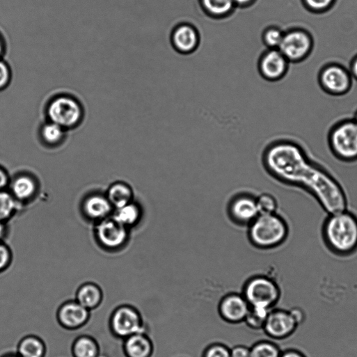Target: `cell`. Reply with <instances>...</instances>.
<instances>
[{"mask_svg":"<svg viewBox=\"0 0 357 357\" xmlns=\"http://www.w3.org/2000/svg\"><path fill=\"white\" fill-rule=\"evenodd\" d=\"M264 165L273 177L310 193L328 214L347 209V198L338 181L312 162L304 148L293 141L271 144L266 150Z\"/></svg>","mask_w":357,"mask_h":357,"instance_id":"obj_1","label":"cell"},{"mask_svg":"<svg viewBox=\"0 0 357 357\" xmlns=\"http://www.w3.org/2000/svg\"><path fill=\"white\" fill-rule=\"evenodd\" d=\"M326 247L338 256L357 251V216L347 209L328 214L322 226Z\"/></svg>","mask_w":357,"mask_h":357,"instance_id":"obj_2","label":"cell"},{"mask_svg":"<svg viewBox=\"0 0 357 357\" xmlns=\"http://www.w3.org/2000/svg\"><path fill=\"white\" fill-rule=\"evenodd\" d=\"M45 113L47 120L57 124L68 132L81 126L86 117L81 101L66 93L51 97L46 104Z\"/></svg>","mask_w":357,"mask_h":357,"instance_id":"obj_3","label":"cell"},{"mask_svg":"<svg viewBox=\"0 0 357 357\" xmlns=\"http://www.w3.org/2000/svg\"><path fill=\"white\" fill-rule=\"evenodd\" d=\"M248 235L251 243L256 247L273 248L287 240L289 226L277 213L261 214L250 224Z\"/></svg>","mask_w":357,"mask_h":357,"instance_id":"obj_4","label":"cell"},{"mask_svg":"<svg viewBox=\"0 0 357 357\" xmlns=\"http://www.w3.org/2000/svg\"><path fill=\"white\" fill-rule=\"evenodd\" d=\"M327 143L337 159L357 161V125L353 119H343L332 125L327 132Z\"/></svg>","mask_w":357,"mask_h":357,"instance_id":"obj_5","label":"cell"},{"mask_svg":"<svg viewBox=\"0 0 357 357\" xmlns=\"http://www.w3.org/2000/svg\"><path fill=\"white\" fill-rule=\"evenodd\" d=\"M351 59L326 63L319 70L318 81L326 93L333 96L346 95L351 90L353 78L348 66Z\"/></svg>","mask_w":357,"mask_h":357,"instance_id":"obj_6","label":"cell"},{"mask_svg":"<svg viewBox=\"0 0 357 357\" xmlns=\"http://www.w3.org/2000/svg\"><path fill=\"white\" fill-rule=\"evenodd\" d=\"M313 48L314 40L311 33L296 26L285 31L278 50L289 63H298L305 61L312 54Z\"/></svg>","mask_w":357,"mask_h":357,"instance_id":"obj_7","label":"cell"},{"mask_svg":"<svg viewBox=\"0 0 357 357\" xmlns=\"http://www.w3.org/2000/svg\"><path fill=\"white\" fill-rule=\"evenodd\" d=\"M246 299L253 307L270 309L280 299V290L277 283L269 278H252L245 289Z\"/></svg>","mask_w":357,"mask_h":357,"instance_id":"obj_8","label":"cell"},{"mask_svg":"<svg viewBox=\"0 0 357 357\" xmlns=\"http://www.w3.org/2000/svg\"><path fill=\"white\" fill-rule=\"evenodd\" d=\"M111 329L119 338L125 339L136 333H143L142 319L138 312L129 306H120L111 317Z\"/></svg>","mask_w":357,"mask_h":357,"instance_id":"obj_9","label":"cell"},{"mask_svg":"<svg viewBox=\"0 0 357 357\" xmlns=\"http://www.w3.org/2000/svg\"><path fill=\"white\" fill-rule=\"evenodd\" d=\"M264 326L271 337L282 340L293 335L299 324L290 310L280 309L269 312Z\"/></svg>","mask_w":357,"mask_h":357,"instance_id":"obj_10","label":"cell"},{"mask_svg":"<svg viewBox=\"0 0 357 357\" xmlns=\"http://www.w3.org/2000/svg\"><path fill=\"white\" fill-rule=\"evenodd\" d=\"M289 65V62L278 49H268L260 60L259 70L264 79L276 82L286 77Z\"/></svg>","mask_w":357,"mask_h":357,"instance_id":"obj_11","label":"cell"},{"mask_svg":"<svg viewBox=\"0 0 357 357\" xmlns=\"http://www.w3.org/2000/svg\"><path fill=\"white\" fill-rule=\"evenodd\" d=\"M99 241L106 248H118L127 241L129 236L127 228L118 222L113 217L100 221L96 228Z\"/></svg>","mask_w":357,"mask_h":357,"instance_id":"obj_12","label":"cell"},{"mask_svg":"<svg viewBox=\"0 0 357 357\" xmlns=\"http://www.w3.org/2000/svg\"><path fill=\"white\" fill-rule=\"evenodd\" d=\"M57 316L63 327L74 330L86 324L90 317V310L75 299L61 306Z\"/></svg>","mask_w":357,"mask_h":357,"instance_id":"obj_13","label":"cell"},{"mask_svg":"<svg viewBox=\"0 0 357 357\" xmlns=\"http://www.w3.org/2000/svg\"><path fill=\"white\" fill-rule=\"evenodd\" d=\"M232 219L240 224H251L259 215L256 198L241 195L235 198L230 205Z\"/></svg>","mask_w":357,"mask_h":357,"instance_id":"obj_14","label":"cell"},{"mask_svg":"<svg viewBox=\"0 0 357 357\" xmlns=\"http://www.w3.org/2000/svg\"><path fill=\"white\" fill-rule=\"evenodd\" d=\"M172 44L177 52L182 54L193 53L199 46L200 36L195 27L184 24L177 26L173 32Z\"/></svg>","mask_w":357,"mask_h":357,"instance_id":"obj_15","label":"cell"},{"mask_svg":"<svg viewBox=\"0 0 357 357\" xmlns=\"http://www.w3.org/2000/svg\"><path fill=\"white\" fill-rule=\"evenodd\" d=\"M249 310L247 301L237 295L226 297L221 305L222 315L234 322L246 319Z\"/></svg>","mask_w":357,"mask_h":357,"instance_id":"obj_16","label":"cell"},{"mask_svg":"<svg viewBox=\"0 0 357 357\" xmlns=\"http://www.w3.org/2000/svg\"><path fill=\"white\" fill-rule=\"evenodd\" d=\"M113 208L108 198L102 195L91 196L84 203L86 215L91 219L99 221L108 218Z\"/></svg>","mask_w":357,"mask_h":357,"instance_id":"obj_17","label":"cell"},{"mask_svg":"<svg viewBox=\"0 0 357 357\" xmlns=\"http://www.w3.org/2000/svg\"><path fill=\"white\" fill-rule=\"evenodd\" d=\"M124 350L127 357H149L152 346L143 333H136L125 339Z\"/></svg>","mask_w":357,"mask_h":357,"instance_id":"obj_18","label":"cell"},{"mask_svg":"<svg viewBox=\"0 0 357 357\" xmlns=\"http://www.w3.org/2000/svg\"><path fill=\"white\" fill-rule=\"evenodd\" d=\"M103 297L102 290L97 284L87 283L79 288L76 300L91 311L102 303Z\"/></svg>","mask_w":357,"mask_h":357,"instance_id":"obj_19","label":"cell"},{"mask_svg":"<svg viewBox=\"0 0 357 357\" xmlns=\"http://www.w3.org/2000/svg\"><path fill=\"white\" fill-rule=\"evenodd\" d=\"M199 3L205 13L214 19L225 18L236 8L233 0H199Z\"/></svg>","mask_w":357,"mask_h":357,"instance_id":"obj_20","label":"cell"},{"mask_svg":"<svg viewBox=\"0 0 357 357\" xmlns=\"http://www.w3.org/2000/svg\"><path fill=\"white\" fill-rule=\"evenodd\" d=\"M47 347L42 339L30 335L21 340L17 353L21 357H45Z\"/></svg>","mask_w":357,"mask_h":357,"instance_id":"obj_21","label":"cell"},{"mask_svg":"<svg viewBox=\"0 0 357 357\" xmlns=\"http://www.w3.org/2000/svg\"><path fill=\"white\" fill-rule=\"evenodd\" d=\"M68 131L49 120H45L39 129V135L42 141L49 146H58L66 138Z\"/></svg>","mask_w":357,"mask_h":357,"instance_id":"obj_22","label":"cell"},{"mask_svg":"<svg viewBox=\"0 0 357 357\" xmlns=\"http://www.w3.org/2000/svg\"><path fill=\"white\" fill-rule=\"evenodd\" d=\"M106 197L113 207L119 209L133 202L134 192L127 184L116 182L111 186Z\"/></svg>","mask_w":357,"mask_h":357,"instance_id":"obj_23","label":"cell"},{"mask_svg":"<svg viewBox=\"0 0 357 357\" xmlns=\"http://www.w3.org/2000/svg\"><path fill=\"white\" fill-rule=\"evenodd\" d=\"M38 189L35 180L29 175H21L15 179L12 186L13 196L25 201L32 198Z\"/></svg>","mask_w":357,"mask_h":357,"instance_id":"obj_24","label":"cell"},{"mask_svg":"<svg viewBox=\"0 0 357 357\" xmlns=\"http://www.w3.org/2000/svg\"><path fill=\"white\" fill-rule=\"evenodd\" d=\"M74 357H99L100 346L95 339L89 335H82L72 345Z\"/></svg>","mask_w":357,"mask_h":357,"instance_id":"obj_25","label":"cell"},{"mask_svg":"<svg viewBox=\"0 0 357 357\" xmlns=\"http://www.w3.org/2000/svg\"><path fill=\"white\" fill-rule=\"evenodd\" d=\"M116 209L113 217L127 228L136 225L141 219V209L134 202Z\"/></svg>","mask_w":357,"mask_h":357,"instance_id":"obj_26","label":"cell"},{"mask_svg":"<svg viewBox=\"0 0 357 357\" xmlns=\"http://www.w3.org/2000/svg\"><path fill=\"white\" fill-rule=\"evenodd\" d=\"M17 209L16 198L13 194L0 191V221L10 219Z\"/></svg>","mask_w":357,"mask_h":357,"instance_id":"obj_27","label":"cell"},{"mask_svg":"<svg viewBox=\"0 0 357 357\" xmlns=\"http://www.w3.org/2000/svg\"><path fill=\"white\" fill-rule=\"evenodd\" d=\"M285 31L278 26H270L267 28L262 34V41L268 49H278Z\"/></svg>","mask_w":357,"mask_h":357,"instance_id":"obj_28","label":"cell"},{"mask_svg":"<svg viewBox=\"0 0 357 357\" xmlns=\"http://www.w3.org/2000/svg\"><path fill=\"white\" fill-rule=\"evenodd\" d=\"M281 353L276 344L263 342L255 344L251 349V357H280Z\"/></svg>","mask_w":357,"mask_h":357,"instance_id":"obj_29","label":"cell"},{"mask_svg":"<svg viewBox=\"0 0 357 357\" xmlns=\"http://www.w3.org/2000/svg\"><path fill=\"white\" fill-rule=\"evenodd\" d=\"M305 9L313 14H322L329 11L336 0H301Z\"/></svg>","mask_w":357,"mask_h":357,"instance_id":"obj_30","label":"cell"},{"mask_svg":"<svg viewBox=\"0 0 357 357\" xmlns=\"http://www.w3.org/2000/svg\"><path fill=\"white\" fill-rule=\"evenodd\" d=\"M256 202L260 214L276 213L278 205L273 195L268 193H262L256 198Z\"/></svg>","mask_w":357,"mask_h":357,"instance_id":"obj_31","label":"cell"},{"mask_svg":"<svg viewBox=\"0 0 357 357\" xmlns=\"http://www.w3.org/2000/svg\"><path fill=\"white\" fill-rule=\"evenodd\" d=\"M269 313V309L268 308L253 307V310H249L246 319L251 326L257 328L264 324Z\"/></svg>","mask_w":357,"mask_h":357,"instance_id":"obj_32","label":"cell"},{"mask_svg":"<svg viewBox=\"0 0 357 357\" xmlns=\"http://www.w3.org/2000/svg\"><path fill=\"white\" fill-rule=\"evenodd\" d=\"M13 70L5 60L0 59V92L8 88L13 81Z\"/></svg>","mask_w":357,"mask_h":357,"instance_id":"obj_33","label":"cell"},{"mask_svg":"<svg viewBox=\"0 0 357 357\" xmlns=\"http://www.w3.org/2000/svg\"><path fill=\"white\" fill-rule=\"evenodd\" d=\"M12 260V253L9 248L0 243V271L6 269Z\"/></svg>","mask_w":357,"mask_h":357,"instance_id":"obj_34","label":"cell"},{"mask_svg":"<svg viewBox=\"0 0 357 357\" xmlns=\"http://www.w3.org/2000/svg\"><path fill=\"white\" fill-rule=\"evenodd\" d=\"M205 357H231L230 352L224 347L215 345L206 353Z\"/></svg>","mask_w":357,"mask_h":357,"instance_id":"obj_35","label":"cell"},{"mask_svg":"<svg viewBox=\"0 0 357 357\" xmlns=\"http://www.w3.org/2000/svg\"><path fill=\"white\" fill-rule=\"evenodd\" d=\"M299 326L302 324L306 320V313L304 310L300 307H294L289 310Z\"/></svg>","mask_w":357,"mask_h":357,"instance_id":"obj_36","label":"cell"},{"mask_svg":"<svg viewBox=\"0 0 357 357\" xmlns=\"http://www.w3.org/2000/svg\"><path fill=\"white\" fill-rule=\"evenodd\" d=\"M231 357H251V350L245 347H237L230 352Z\"/></svg>","mask_w":357,"mask_h":357,"instance_id":"obj_37","label":"cell"},{"mask_svg":"<svg viewBox=\"0 0 357 357\" xmlns=\"http://www.w3.org/2000/svg\"><path fill=\"white\" fill-rule=\"evenodd\" d=\"M280 357H308L306 354L300 349H289L281 353Z\"/></svg>","mask_w":357,"mask_h":357,"instance_id":"obj_38","label":"cell"},{"mask_svg":"<svg viewBox=\"0 0 357 357\" xmlns=\"http://www.w3.org/2000/svg\"><path fill=\"white\" fill-rule=\"evenodd\" d=\"M348 69L353 79L357 81V54L351 58Z\"/></svg>","mask_w":357,"mask_h":357,"instance_id":"obj_39","label":"cell"},{"mask_svg":"<svg viewBox=\"0 0 357 357\" xmlns=\"http://www.w3.org/2000/svg\"><path fill=\"white\" fill-rule=\"evenodd\" d=\"M233 2L236 8H247L254 5L256 0H233Z\"/></svg>","mask_w":357,"mask_h":357,"instance_id":"obj_40","label":"cell"},{"mask_svg":"<svg viewBox=\"0 0 357 357\" xmlns=\"http://www.w3.org/2000/svg\"><path fill=\"white\" fill-rule=\"evenodd\" d=\"M9 182V177L7 173L3 169L0 168V191H3Z\"/></svg>","mask_w":357,"mask_h":357,"instance_id":"obj_41","label":"cell"},{"mask_svg":"<svg viewBox=\"0 0 357 357\" xmlns=\"http://www.w3.org/2000/svg\"><path fill=\"white\" fill-rule=\"evenodd\" d=\"M7 52L6 40L1 33H0V59H3Z\"/></svg>","mask_w":357,"mask_h":357,"instance_id":"obj_42","label":"cell"},{"mask_svg":"<svg viewBox=\"0 0 357 357\" xmlns=\"http://www.w3.org/2000/svg\"><path fill=\"white\" fill-rule=\"evenodd\" d=\"M6 233V227L2 221H0V239L3 238Z\"/></svg>","mask_w":357,"mask_h":357,"instance_id":"obj_43","label":"cell"},{"mask_svg":"<svg viewBox=\"0 0 357 357\" xmlns=\"http://www.w3.org/2000/svg\"><path fill=\"white\" fill-rule=\"evenodd\" d=\"M0 357H21L17 353H8Z\"/></svg>","mask_w":357,"mask_h":357,"instance_id":"obj_44","label":"cell"},{"mask_svg":"<svg viewBox=\"0 0 357 357\" xmlns=\"http://www.w3.org/2000/svg\"><path fill=\"white\" fill-rule=\"evenodd\" d=\"M352 119L355 122V123L357 125V110L354 112Z\"/></svg>","mask_w":357,"mask_h":357,"instance_id":"obj_45","label":"cell"}]
</instances>
